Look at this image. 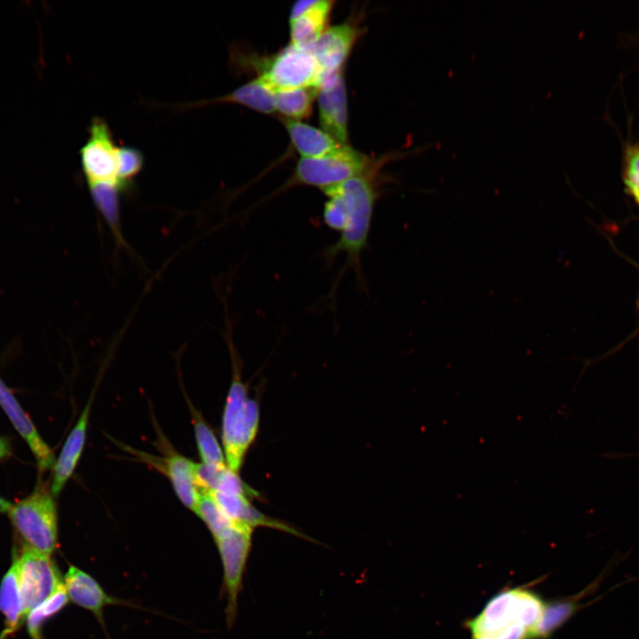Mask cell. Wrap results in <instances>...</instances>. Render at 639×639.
I'll return each mask as SVG.
<instances>
[{"label": "cell", "instance_id": "cell-1", "mask_svg": "<svg viewBox=\"0 0 639 639\" xmlns=\"http://www.w3.org/2000/svg\"><path fill=\"white\" fill-rule=\"evenodd\" d=\"M379 173L352 178L323 191L327 198L323 207V222L340 236L323 250L322 256L327 264L340 255L345 256L337 280L352 270L362 289L366 288L362 255L368 248L373 215L380 194Z\"/></svg>", "mask_w": 639, "mask_h": 639}, {"label": "cell", "instance_id": "cell-2", "mask_svg": "<svg viewBox=\"0 0 639 639\" xmlns=\"http://www.w3.org/2000/svg\"><path fill=\"white\" fill-rule=\"evenodd\" d=\"M545 602L532 584L505 588L464 621L470 639H531Z\"/></svg>", "mask_w": 639, "mask_h": 639}, {"label": "cell", "instance_id": "cell-3", "mask_svg": "<svg viewBox=\"0 0 639 639\" xmlns=\"http://www.w3.org/2000/svg\"><path fill=\"white\" fill-rule=\"evenodd\" d=\"M233 63L240 70H254L273 91L303 87L319 88L321 70L309 50L291 43L270 56L243 53L234 49Z\"/></svg>", "mask_w": 639, "mask_h": 639}, {"label": "cell", "instance_id": "cell-4", "mask_svg": "<svg viewBox=\"0 0 639 639\" xmlns=\"http://www.w3.org/2000/svg\"><path fill=\"white\" fill-rule=\"evenodd\" d=\"M226 341L233 375L224 409L222 443L228 468L238 473L258 430L259 407L256 400L247 398V388L240 377L233 343L231 338Z\"/></svg>", "mask_w": 639, "mask_h": 639}, {"label": "cell", "instance_id": "cell-5", "mask_svg": "<svg viewBox=\"0 0 639 639\" xmlns=\"http://www.w3.org/2000/svg\"><path fill=\"white\" fill-rule=\"evenodd\" d=\"M382 165L376 158L346 146L324 157L299 159L291 178L279 192L297 185L323 192L350 178L380 172Z\"/></svg>", "mask_w": 639, "mask_h": 639}, {"label": "cell", "instance_id": "cell-6", "mask_svg": "<svg viewBox=\"0 0 639 639\" xmlns=\"http://www.w3.org/2000/svg\"><path fill=\"white\" fill-rule=\"evenodd\" d=\"M10 519L24 546L51 555L58 543V513L51 490L37 486L12 505Z\"/></svg>", "mask_w": 639, "mask_h": 639}, {"label": "cell", "instance_id": "cell-7", "mask_svg": "<svg viewBox=\"0 0 639 639\" xmlns=\"http://www.w3.org/2000/svg\"><path fill=\"white\" fill-rule=\"evenodd\" d=\"M89 138L80 148V162L87 185L114 183L128 191L118 178V151L108 124L94 116L88 129Z\"/></svg>", "mask_w": 639, "mask_h": 639}, {"label": "cell", "instance_id": "cell-8", "mask_svg": "<svg viewBox=\"0 0 639 639\" xmlns=\"http://www.w3.org/2000/svg\"><path fill=\"white\" fill-rule=\"evenodd\" d=\"M17 558L20 589L27 617L64 583L51 555L23 546L21 555Z\"/></svg>", "mask_w": 639, "mask_h": 639}, {"label": "cell", "instance_id": "cell-9", "mask_svg": "<svg viewBox=\"0 0 639 639\" xmlns=\"http://www.w3.org/2000/svg\"><path fill=\"white\" fill-rule=\"evenodd\" d=\"M253 528L235 524L223 537L216 540L224 571V587L226 594V619L229 626L234 622L238 596L248 559Z\"/></svg>", "mask_w": 639, "mask_h": 639}, {"label": "cell", "instance_id": "cell-10", "mask_svg": "<svg viewBox=\"0 0 639 639\" xmlns=\"http://www.w3.org/2000/svg\"><path fill=\"white\" fill-rule=\"evenodd\" d=\"M612 567V562L607 565L597 578L590 582L586 588L576 595L554 599L545 602L544 609L540 620L532 632L531 639H548L552 635L563 627L578 611L588 605L599 601L604 596L613 589L625 585L627 582L639 579V576L630 578L628 580L621 581L611 588H609L604 595L596 596L589 602L583 603L582 600L588 596L595 594Z\"/></svg>", "mask_w": 639, "mask_h": 639}, {"label": "cell", "instance_id": "cell-11", "mask_svg": "<svg viewBox=\"0 0 639 639\" xmlns=\"http://www.w3.org/2000/svg\"><path fill=\"white\" fill-rule=\"evenodd\" d=\"M362 33V28L354 20L329 26L325 30L310 50L321 70V81L343 70Z\"/></svg>", "mask_w": 639, "mask_h": 639}, {"label": "cell", "instance_id": "cell-12", "mask_svg": "<svg viewBox=\"0 0 639 639\" xmlns=\"http://www.w3.org/2000/svg\"><path fill=\"white\" fill-rule=\"evenodd\" d=\"M317 100L322 130L340 144L348 146V97L343 71L322 79Z\"/></svg>", "mask_w": 639, "mask_h": 639}, {"label": "cell", "instance_id": "cell-13", "mask_svg": "<svg viewBox=\"0 0 639 639\" xmlns=\"http://www.w3.org/2000/svg\"><path fill=\"white\" fill-rule=\"evenodd\" d=\"M335 1L298 0L290 10V43L304 50H311L320 36L329 27L328 22Z\"/></svg>", "mask_w": 639, "mask_h": 639}, {"label": "cell", "instance_id": "cell-14", "mask_svg": "<svg viewBox=\"0 0 639 639\" xmlns=\"http://www.w3.org/2000/svg\"><path fill=\"white\" fill-rule=\"evenodd\" d=\"M0 406L15 430L28 444L39 469L45 470L52 468L55 463L52 451L41 438L31 419L1 377Z\"/></svg>", "mask_w": 639, "mask_h": 639}, {"label": "cell", "instance_id": "cell-15", "mask_svg": "<svg viewBox=\"0 0 639 639\" xmlns=\"http://www.w3.org/2000/svg\"><path fill=\"white\" fill-rule=\"evenodd\" d=\"M63 583L68 600L92 612L102 625L105 608L122 603L107 595L91 575L75 565H69Z\"/></svg>", "mask_w": 639, "mask_h": 639}, {"label": "cell", "instance_id": "cell-16", "mask_svg": "<svg viewBox=\"0 0 639 639\" xmlns=\"http://www.w3.org/2000/svg\"><path fill=\"white\" fill-rule=\"evenodd\" d=\"M212 497L222 512L233 522L255 528L264 526L280 530L289 534L310 539L290 525L279 519L272 518L257 510L248 500V497L238 494L224 493L217 491L210 492Z\"/></svg>", "mask_w": 639, "mask_h": 639}, {"label": "cell", "instance_id": "cell-17", "mask_svg": "<svg viewBox=\"0 0 639 639\" xmlns=\"http://www.w3.org/2000/svg\"><path fill=\"white\" fill-rule=\"evenodd\" d=\"M92 398L88 400L76 423L70 431L53 466L51 492L58 495L72 476L82 455L89 422Z\"/></svg>", "mask_w": 639, "mask_h": 639}, {"label": "cell", "instance_id": "cell-18", "mask_svg": "<svg viewBox=\"0 0 639 639\" xmlns=\"http://www.w3.org/2000/svg\"><path fill=\"white\" fill-rule=\"evenodd\" d=\"M290 141L301 158H320L336 153L340 144L322 129L301 121L283 119ZM350 146V145H348Z\"/></svg>", "mask_w": 639, "mask_h": 639}, {"label": "cell", "instance_id": "cell-19", "mask_svg": "<svg viewBox=\"0 0 639 639\" xmlns=\"http://www.w3.org/2000/svg\"><path fill=\"white\" fill-rule=\"evenodd\" d=\"M215 103L239 104L264 114H272L276 112L274 91L257 77L227 94L212 99L186 104V106L195 107Z\"/></svg>", "mask_w": 639, "mask_h": 639}, {"label": "cell", "instance_id": "cell-20", "mask_svg": "<svg viewBox=\"0 0 639 639\" xmlns=\"http://www.w3.org/2000/svg\"><path fill=\"white\" fill-rule=\"evenodd\" d=\"M0 611L5 619V628L1 635V639H4L15 632L26 619L20 589L17 556H14L11 567L1 580Z\"/></svg>", "mask_w": 639, "mask_h": 639}, {"label": "cell", "instance_id": "cell-21", "mask_svg": "<svg viewBox=\"0 0 639 639\" xmlns=\"http://www.w3.org/2000/svg\"><path fill=\"white\" fill-rule=\"evenodd\" d=\"M193 463L180 454H171L164 460V472L180 501L195 513L200 491L193 478Z\"/></svg>", "mask_w": 639, "mask_h": 639}, {"label": "cell", "instance_id": "cell-22", "mask_svg": "<svg viewBox=\"0 0 639 639\" xmlns=\"http://www.w3.org/2000/svg\"><path fill=\"white\" fill-rule=\"evenodd\" d=\"M88 187L95 207L107 223L115 240L123 244L120 226V199L126 191L114 183L94 184Z\"/></svg>", "mask_w": 639, "mask_h": 639}, {"label": "cell", "instance_id": "cell-23", "mask_svg": "<svg viewBox=\"0 0 639 639\" xmlns=\"http://www.w3.org/2000/svg\"><path fill=\"white\" fill-rule=\"evenodd\" d=\"M317 87H303L274 91L276 112L284 119L301 121L311 115Z\"/></svg>", "mask_w": 639, "mask_h": 639}, {"label": "cell", "instance_id": "cell-24", "mask_svg": "<svg viewBox=\"0 0 639 639\" xmlns=\"http://www.w3.org/2000/svg\"><path fill=\"white\" fill-rule=\"evenodd\" d=\"M193 414L195 439L200 456L203 463L212 465H227L223 451L213 431L203 420L200 413L191 409Z\"/></svg>", "mask_w": 639, "mask_h": 639}, {"label": "cell", "instance_id": "cell-25", "mask_svg": "<svg viewBox=\"0 0 639 639\" xmlns=\"http://www.w3.org/2000/svg\"><path fill=\"white\" fill-rule=\"evenodd\" d=\"M199 491L200 497L195 514L204 521L216 541L225 535L236 523L231 521L222 512L209 491Z\"/></svg>", "mask_w": 639, "mask_h": 639}, {"label": "cell", "instance_id": "cell-26", "mask_svg": "<svg viewBox=\"0 0 639 639\" xmlns=\"http://www.w3.org/2000/svg\"><path fill=\"white\" fill-rule=\"evenodd\" d=\"M68 602L64 585L52 596L34 608L26 617L28 631L32 639H41L42 625L61 611Z\"/></svg>", "mask_w": 639, "mask_h": 639}, {"label": "cell", "instance_id": "cell-27", "mask_svg": "<svg viewBox=\"0 0 639 639\" xmlns=\"http://www.w3.org/2000/svg\"><path fill=\"white\" fill-rule=\"evenodd\" d=\"M143 165L144 156L140 150L132 146H119L118 178L128 191L133 185V179L141 171Z\"/></svg>", "mask_w": 639, "mask_h": 639}, {"label": "cell", "instance_id": "cell-28", "mask_svg": "<svg viewBox=\"0 0 639 639\" xmlns=\"http://www.w3.org/2000/svg\"><path fill=\"white\" fill-rule=\"evenodd\" d=\"M625 183L635 197L639 195V145L630 146L626 154Z\"/></svg>", "mask_w": 639, "mask_h": 639}, {"label": "cell", "instance_id": "cell-29", "mask_svg": "<svg viewBox=\"0 0 639 639\" xmlns=\"http://www.w3.org/2000/svg\"><path fill=\"white\" fill-rule=\"evenodd\" d=\"M12 454V446L9 439L0 435V460Z\"/></svg>", "mask_w": 639, "mask_h": 639}, {"label": "cell", "instance_id": "cell-30", "mask_svg": "<svg viewBox=\"0 0 639 639\" xmlns=\"http://www.w3.org/2000/svg\"><path fill=\"white\" fill-rule=\"evenodd\" d=\"M11 507L12 504L7 500L0 496V513H8Z\"/></svg>", "mask_w": 639, "mask_h": 639}, {"label": "cell", "instance_id": "cell-31", "mask_svg": "<svg viewBox=\"0 0 639 639\" xmlns=\"http://www.w3.org/2000/svg\"><path fill=\"white\" fill-rule=\"evenodd\" d=\"M635 199H636V200L638 201V202H639V195H638L637 197H635Z\"/></svg>", "mask_w": 639, "mask_h": 639}]
</instances>
